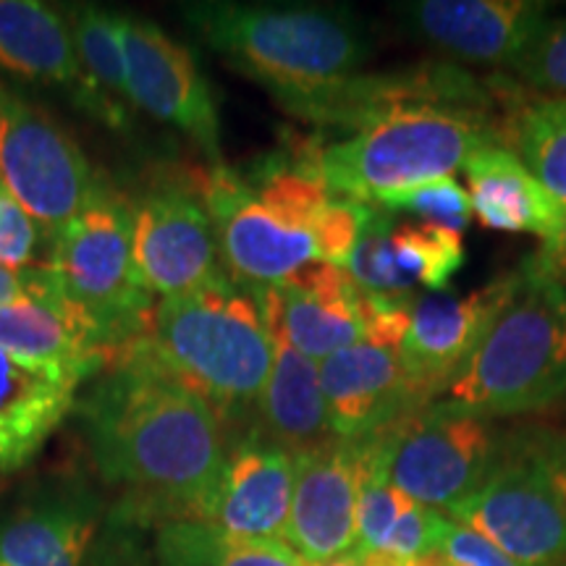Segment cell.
<instances>
[{
    "label": "cell",
    "mask_w": 566,
    "mask_h": 566,
    "mask_svg": "<svg viewBox=\"0 0 566 566\" xmlns=\"http://www.w3.org/2000/svg\"><path fill=\"white\" fill-rule=\"evenodd\" d=\"M74 412L97 478L118 493L111 512L145 530L210 525L229 430L202 396L129 344L92 378Z\"/></svg>",
    "instance_id": "6da1fadb"
},
{
    "label": "cell",
    "mask_w": 566,
    "mask_h": 566,
    "mask_svg": "<svg viewBox=\"0 0 566 566\" xmlns=\"http://www.w3.org/2000/svg\"><path fill=\"white\" fill-rule=\"evenodd\" d=\"M181 17L226 63L263 84L286 108L336 87L370 59L359 17L313 3H187Z\"/></svg>",
    "instance_id": "7a4b0ae2"
},
{
    "label": "cell",
    "mask_w": 566,
    "mask_h": 566,
    "mask_svg": "<svg viewBox=\"0 0 566 566\" xmlns=\"http://www.w3.org/2000/svg\"><path fill=\"white\" fill-rule=\"evenodd\" d=\"M171 378L202 396L229 438L250 428L275 346L258 302L231 279L155 304L137 342Z\"/></svg>",
    "instance_id": "3957f363"
},
{
    "label": "cell",
    "mask_w": 566,
    "mask_h": 566,
    "mask_svg": "<svg viewBox=\"0 0 566 566\" xmlns=\"http://www.w3.org/2000/svg\"><path fill=\"white\" fill-rule=\"evenodd\" d=\"M516 273L512 300L436 405L493 420L566 396V286L527 263Z\"/></svg>",
    "instance_id": "277c9868"
},
{
    "label": "cell",
    "mask_w": 566,
    "mask_h": 566,
    "mask_svg": "<svg viewBox=\"0 0 566 566\" xmlns=\"http://www.w3.org/2000/svg\"><path fill=\"white\" fill-rule=\"evenodd\" d=\"M491 142H499L495 118L433 105L405 108L344 139L317 142V174L338 200L378 208L388 195L454 176Z\"/></svg>",
    "instance_id": "5b68a950"
},
{
    "label": "cell",
    "mask_w": 566,
    "mask_h": 566,
    "mask_svg": "<svg viewBox=\"0 0 566 566\" xmlns=\"http://www.w3.org/2000/svg\"><path fill=\"white\" fill-rule=\"evenodd\" d=\"M45 268L87 310L108 338L113 357H122L145 334L155 294L134 263L129 195L105 174L97 176L87 205L51 239Z\"/></svg>",
    "instance_id": "8992f818"
},
{
    "label": "cell",
    "mask_w": 566,
    "mask_h": 566,
    "mask_svg": "<svg viewBox=\"0 0 566 566\" xmlns=\"http://www.w3.org/2000/svg\"><path fill=\"white\" fill-rule=\"evenodd\" d=\"M210 163L155 160L126 189L134 212V263L163 300L229 281L205 189Z\"/></svg>",
    "instance_id": "52a82bcc"
},
{
    "label": "cell",
    "mask_w": 566,
    "mask_h": 566,
    "mask_svg": "<svg viewBox=\"0 0 566 566\" xmlns=\"http://www.w3.org/2000/svg\"><path fill=\"white\" fill-rule=\"evenodd\" d=\"M367 472L417 504L449 512L501 464L499 433L485 417L430 405L367 436Z\"/></svg>",
    "instance_id": "ba28073f"
},
{
    "label": "cell",
    "mask_w": 566,
    "mask_h": 566,
    "mask_svg": "<svg viewBox=\"0 0 566 566\" xmlns=\"http://www.w3.org/2000/svg\"><path fill=\"white\" fill-rule=\"evenodd\" d=\"M97 176L53 116L0 80V181L48 239L87 205Z\"/></svg>",
    "instance_id": "9c48e42d"
},
{
    "label": "cell",
    "mask_w": 566,
    "mask_h": 566,
    "mask_svg": "<svg viewBox=\"0 0 566 566\" xmlns=\"http://www.w3.org/2000/svg\"><path fill=\"white\" fill-rule=\"evenodd\" d=\"M446 516L514 562L566 566V504L551 483L543 457L501 459L493 475Z\"/></svg>",
    "instance_id": "30bf717a"
},
{
    "label": "cell",
    "mask_w": 566,
    "mask_h": 566,
    "mask_svg": "<svg viewBox=\"0 0 566 566\" xmlns=\"http://www.w3.org/2000/svg\"><path fill=\"white\" fill-rule=\"evenodd\" d=\"M205 205L223 271L247 292L281 286L302 268L321 263L315 233L260 200L239 168L210 166Z\"/></svg>",
    "instance_id": "8fae6325"
},
{
    "label": "cell",
    "mask_w": 566,
    "mask_h": 566,
    "mask_svg": "<svg viewBox=\"0 0 566 566\" xmlns=\"http://www.w3.org/2000/svg\"><path fill=\"white\" fill-rule=\"evenodd\" d=\"M118 38L134 108L187 134L210 166H223L216 95L195 53L158 24L132 13H118Z\"/></svg>",
    "instance_id": "7c38bea8"
},
{
    "label": "cell",
    "mask_w": 566,
    "mask_h": 566,
    "mask_svg": "<svg viewBox=\"0 0 566 566\" xmlns=\"http://www.w3.org/2000/svg\"><path fill=\"white\" fill-rule=\"evenodd\" d=\"M370 443L331 438L296 454V483L286 543L304 562L321 566L354 554L357 506L367 478Z\"/></svg>",
    "instance_id": "4fadbf2b"
},
{
    "label": "cell",
    "mask_w": 566,
    "mask_h": 566,
    "mask_svg": "<svg viewBox=\"0 0 566 566\" xmlns=\"http://www.w3.org/2000/svg\"><path fill=\"white\" fill-rule=\"evenodd\" d=\"M0 349L82 386L116 359L97 323L63 292L48 268H30L24 292L0 307Z\"/></svg>",
    "instance_id": "5bb4252c"
},
{
    "label": "cell",
    "mask_w": 566,
    "mask_h": 566,
    "mask_svg": "<svg viewBox=\"0 0 566 566\" xmlns=\"http://www.w3.org/2000/svg\"><path fill=\"white\" fill-rule=\"evenodd\" d=\"M520 273L488 283L467 296L430 294L415 302L399 357L417 409L436 405L462 370L495 315L512 300Z\"/></svg>",
    "instance_id": "9a60e30c"
},
{
    "label": "cell",
    "mask_w": 566,
    "mask_h": 566,
    "mask_svg": "<svg viewBox=\"0 0 566 566\" xmlns=\"http://www.w3.org/2000/svg\"><path fill=\"white\" fill-rule=\"evenodd\" d=\"M105 501L82 472L40 480L0 514V566H84Z\"/></svg>",
    "instance_id": "2e32d148"
},
{
    "label": "cell",
    "mask_w": 566,
    "mask_h": 566,
    "mask_svg": "<svg viewBox=\"0 0 566 566\" xmlns=\"http://www.w3.org/2000/svg\"><path fill=\"white\" fill-rule=\"evenodd\" d=\"M268 331H275L310 359L363 344V289L346 268L313 263L281 286L250 289Z\"/></svg>",
    "instance_id": "e0dca14e"
},
{
    "label": "cell",
    "mask_w": 566,
    "mask_h": 566,
    "mask_svg": "<svg viewBox=\"0 0 566 566\" xmlns=\"http://www.w3.org/2000/svg\"><path fill=\"white\" fill-rule=\"evenodd\" d=\"M409 32L472 63H512L548 24L535 0H417L399 6Z\"/></svg>",
    "instance_id": "ac0fdd59"
},
{
    "label": "cell",
    "mask_w": 566,
    "mask_h": 566,
    "mask_svg": "<svg viewBox=\"0 0 566 566\" xmlns=\"http://www.w3.org/2000/svg\"><path fill=\"white\" fill-rule=\"evenodd\" d=\"M296 483V454L244 428L229 438L221 491L210 525L237 537L286 543Z\"/></svg>",
    "instance_id": "d6986e66"
},
{
    "label": "cell",
    "mask_w": 566,
    "mask_h": 566,
    "mask_svg": "<svg viewBox=\"0 0 566 566\" xmlns=\"http://www.w3.org/2000/svg\"><path fill=\"white\" fill-rule=\"evenodd\" d=\"M317 367L325 412L336 438L354 441L375 436L399 417L420 412L396 349L363 342L331 354Z\"/></svg>",
    "instance_id": "ffe728a7"
},
{
    "label": "cell",
    "mask_w": 566,
    "mask_h": 566,
    "mask_svg": "<svg viewBox=\"0 0 566 566\" xmlns=\"http://www.w3.org/2000/svg\"><path fill=\"white\" fill-rule=\"evenodd\" d=\"M80 380L0 349V475H13L40 454L74 412Z\"/></svg>",
    "instance_id": "44dd1931"
},
{
    "label": "cell",
    "mask_w": 566,
    "mask_h": 566,
    "mask_svg": "<svg viewBox=\"0 0 566 566\" xmlns=\"http://www.w3.org/2000/svg\"><path fill=\"white\" fill-rule=\"evenodd\" d=\"M472 212L485 229L527 231L546 242L558 229L564 205L499 142L483 145L464 163Z\"/></svg>",
    "instance_id": "7402d4cb"
},
{
    "label": "cell",
    "mask_w": 566,
    "mask_h": 566,
    "mask_svg": "<svg viewBox=\"0 0 566 566\" xmlns=\"http://www.w3.org/2000/svg\"><path fill=\"white\" fill-rule=\"evenodd\" d=\"M271 338L275 346L273 370L254 409L252 428L292 454H304L336 438L325 412L321 367L275 331Z\"/></svg>",
    "instance_id": "603a6c76"
},
{
    "label": "cell",
    "mask_w": 566,
    "mask_h": 566,
    "mask_svg": "<svg viewBox=\"0 0 566 566\" xmlns=\"http://www.w3.org/2000/svg\"><path fill=\"white\" fill-rule=\"evenodd\" d=\"M66 21L80 59V82L71 101L113 132L134 126V103L126 84L124 48L118 38V11L97 6H69Z\"/></svg>",
    "instance_id": "cb8c5ba5"
},
{
    "label": "cell",
    "mask_w": 566,
    "mask_h": 566,
    "mask_svg": "<svg viewBox=\"0 0 566 566\" xmlns=\"http://www.w3.org/2000/svg\"><path fill=\"white\" fill-rule=\"evenodd\" d=\"M0 69L27 82L66 87L80 82V59L66 13L38 0H0Z\"/></svg>",
    "instance_id": "d4e9b609"
},
{
    "label": "cell",
    "mask_w": 566,
    "mask_h": 566,
    "mask_svg": "<svg viewBox=\"0 0 566 566\" xmlns=\"http://www.w3.org/2000/svg\"><path fill=\"white\" fill-rule=\"evenodd\" d=\"M499 145L566 208V97H512L499 118Z\"/></svg>",
    "instance_id": "484cf974"
},
{
    "label": "cell",
    "mask_w": 566,
    "mask_h": 566,
    "mask_svg": "<svg viewBox=\"0 0 566 566\" xmlns=\"http://www.w3.org/2000/svg\"><path fill=\"white\" fill-rule=\"evenodd\" d=\"M158 566H313L283 541H252L205 522H166L153 530Z\"/></svg>",
    "instance_id": "4316f807"
},
{
    "label": "cell",
    "mask_w": 566,
    "mask_h": 566,
    "mask_svg": "<svg viewBox=\"0 0 566 566\" xmlns=\"http://www.w3.org/2000/svg\"><path fill=\"white\" fill-rule=\"evenodd\" d=\"M391 254L396 273L405 289L422 283L428 289H446L462 271V233L436 223H394Z\"/></svg>",
    "instance_id": "83f0119b"
},
{
    "label": "cell",
    "mask_w": 566,
    "mask_h": 566,
    "mask_svg": "<svg viewBox=\"0 0 566 566\" xmlns=\"http://www.w3.org/2000/svg\"><path fill=\"white\" fill-rule=\"evenodd\" d=\"M378 208L388 212H412V216L424 218V223L443 226V229L459 233L467 229V223L472 218L470 192H467L454 176H443V179L424 181L417 184V187L388 195Z\"/></svg>",
    "instance_id": "f1b7e54d"
},
{
    "label": "cell",
    "mask_w": 566,
    "mask_h": 566,
    "mask_svg": "<svg viewBox=\"0 0 566 566\" xmlns=\"http://www.w3.org/2000/svg\"><path fill=\"white\" fill-rule=\"evenodd\" d=\"M412 506V499L394 485L384 483L367 472L363 493H359L357 506V537H354V554L357 558L378 554L386 546L388 535L401 520V514Z\"/></svg>",
    "instance_id": "f546056e"
},
{
    "label": "cell",
    "mask_w": 566,
    "mask_h": 566,
    "mask_svg": "<svg viewBox=\"0 0 566 566\" xmlns=\"http://www.w3.org/2000/svg\"><path fill=\"white\" fill-rule=\"evenodd\" d=\"M509 69L527 87L566 97V19H548L543 32Z\"/></svg>",
    "instance_id": "4dcf8cb0"
},
{
    "label": "cell",
    "mask_w": 566,
    "mask_h": 566,
    "mask_svg": "<svg viewBox=\"0 0 566 566\" xmlns=\"http://www.w3.org/2000/svg\"><path fill=\"white\" fill-rule=\"evenodd\" d=\"M42 247L51 250L45 229L13 200L9 189H0V265L9 271L45 268Z\"/></svg>",
    "instance_id": "1f68e13d"
},
{
    "label": "cell",
    "mask_w": 566,
    "mask_h": 566,
    "mask_svg": "<svg viewBox=\"0 0 566 566\" xmlns=\"http://www.w3.org/2000/svg\"><path fill=\"white\" fill-rule=\"evenodd\" d=\"M153 548L147 530L116 512H105V522L92 543L84 566H150Z\"/></svg>",
    "instance_id": "d6a6232c"
},
{
    "label": "cell",
    "mask_w": 566,
    "mask_h": 566,
    "mask_svg": "<svg viewBox=\"0 0 566 566\" xmlns=\"http://www.w3.org/2000/svg\"><path fill=\"white\" fill-rule=\"evenodd\" d=\"M412 292H391V294H373L363 292V331L365 344L384 346V349H401L409 334L415 310Z\"/></svg>",
    "instance_id": "836d02e7"
},
{
    "label": "cell",
    "mask_w": 566,
    "mask_h": 566,
    "mask_svg": "<svg viewBox=\"0 0 566 566\" xmlns=\"http://www.w3.org/2000/svg\"><path fill=\"white\" fill-rule=\"evenodd\" d=\"M436 554L443 558L446 566H525L506 556L501 548H495L493 543H488L485 537L451 520Z\"/></svg>",
    "instance_id": "e575fe53"
},
{
    "label": "cell",
    "mask_w": 566,
    "mask_h": 566,
    "mask_svg": "<svg viewBox=\"0 0 566 566\" xmlns=\"http://www.w3.org/2000/svg\"><path fill=\"white\" fill-rule=\"evenodd\" d=\"M535 271L551 275V279L566 283V210L558 229L551 233L546 242H541L533 258L525 260Z\"/></svg>",
    "instance_id": "d590c367"
},
{
    "label": "cell",
    "mask_w": 566,
    "mask_h": 566,
    "mask_svg": "<svg viewBox=\"0 0 566 566\" xmlns=\"http://www.w3.org/2000/svg\"><path fill=\"white\" fill-rule=\"evenodd\" d=\"M27 286V271H9V268L0 265V307L9 304L11 300L24 292Z\"/></svg>",
    "instance_id": "8d00e7d4"
},
{
    "label": "cell",
    "mask_w": 566,
    "mask_h": 566,
    "mask_svg": "<svg viewBox=\"0 0 566 566\" xmlns=\"http://www.w3.org/2000/svg\"><path fill=\"white\" fill-rule=\"evenodd\" d=\"M357 562H359V566H446L443 558L438 554L415 558V562H401V558H394L386 554H373V556L357 558Z\"/></svg>",
    "instance_id": "74e56055"
},
{
    "label": "cell",
    "mask_w": 566,
    "mask_h": 566,
    "mask_svg": "<svg viewBox=\"0 0 566 566\" xmlns=\"http://www.w3.org/2000/svg\"><path fill=\"white\" fill-rule=\"evenodd\" d=\"M543 462H546L551 483H554L558 495H562V501L566 504V446L562 451H551L548 457H543Z\"/></svg>",
    "instance_id": "f35d334b"
},
{
    "label": "cell",
    "mask_w": 566,
    "mask_h": 566,
    "mask_svg": "<svg viewBox=\"0 0 566 566\" xmlns=\"http://www.w3.org/2000/svg\"><path fill=\"white\" fill-rule=\"evenodd\" d=\"M321 566H359V562H357V556H344V558H336V562L321 564Z\"/></svg>",
    "instance_id": "ab89813d"
},
{
    "label": "cell",
    "mask_w": 566,
    "mask_h": 566,
    "mask_svg": "<svg viewBox=\"0 0 566 566\" xmlns=\"http://www.w3.org/2000/svg\"><path fill=\"white\" fill-rule=\"evenodd\" d=\"M150 566H158V564H155V556H153V564Z\"/></svg>",
    "instance_id": "60d3db41"
},
{
    "label": "cell",
    "mask_w": 566,
    "mask_h": 566,
    "mask_svg": "<svg viewBox=\"0 0 566 566\" xmlns=\"http://www.w3.org/2000/svg\"><path fill=\"white\" fill-rule=\"evenodd\" d=\"M0 189H3V181H0Z\"/></svg>",
    "instance_id": "b9f144b4"
}]
</instances>
